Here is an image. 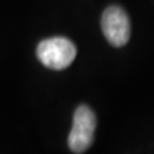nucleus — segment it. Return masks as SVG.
I'll use <instances>...</instances> for the list:
<instances>
[{"instance_id": "obj_1", "label": "nucleus", "mask_w": 154, "mask_h": 154, "mask_svg": "<svg viewBox=\"0 0 154 154\" xmlns=\"http://www.w3.org/2000/svg\"><path fill=\"white\" fill-rule=\"evenodd\" d=\"M36 54L38 60L50 69H64L75 60L77 50L71 40L62 36L42 40L37 45Z\"/></svg>"}, {"instance_id": "obj_2", "label": "nucleus", "mask_w": 154, "mask_h": 154, "mask_svg": "<svg viewBox=\"0 0 154 154\" xmlns=\"http://www.w3.org/2000/svg\"><path fill=\"white\" fill-rule=\"evenodd\" d=\"M96 117L88 105H80L75 110L72 128L68 136V146L72 153H85L94 141Z\"/></svg>"}, {"instance_id": "obj_3", "label": "nucleus", "mask_w": 154, "mask_h": 154, "mask_svg": "<svg viewBox=\"0 0 154 154\" xmlns=\"http://www.w3.org/2000/svg\"><path fill=\"white\" fill-rule=\"evenodd\" d=\"M102 31L107 41L116 48L126 45L131 35V23L127 13L118 5H110L102 16Z\"/></svg>"}]
</instances>
